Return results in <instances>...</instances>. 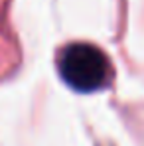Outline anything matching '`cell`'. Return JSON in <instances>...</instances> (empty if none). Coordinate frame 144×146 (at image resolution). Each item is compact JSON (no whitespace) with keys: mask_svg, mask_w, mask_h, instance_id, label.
Wrapping results in <instances>:
<instances>
[{"mask_svg":"<svg viewBox=\"0 0 144 146\" xmlns=\"http://www.w3.org/2000/svg\"><path fill=\"white\" fill-rule=\"evenodd\" d=\"M57 73L79 93H95L111 85L115 69L111 57L89 42H71L57 53Z\"/></svg>","mask_w":144,"mask_h":146,"instance_id":"cell-1","label":"cell"}]
</instances>
